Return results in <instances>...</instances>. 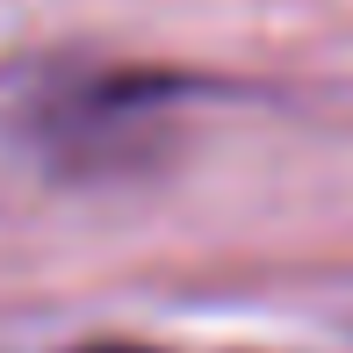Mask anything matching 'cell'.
Returning <instances> with one entry per match:
<instances>
[{"label":"cell","mask_w":353,"mask_h":353,"mask_svg":"<svg viewBox=\"0 0 353 353\" xmlns=\"http://www.w3.org/2000/svg\"><path fill=\"white\" fill-rule=\"evenodd\" d=\"M87 353H152V346H87Z\"/></svg>","instance_id":"cell-1"}]
</instances>
